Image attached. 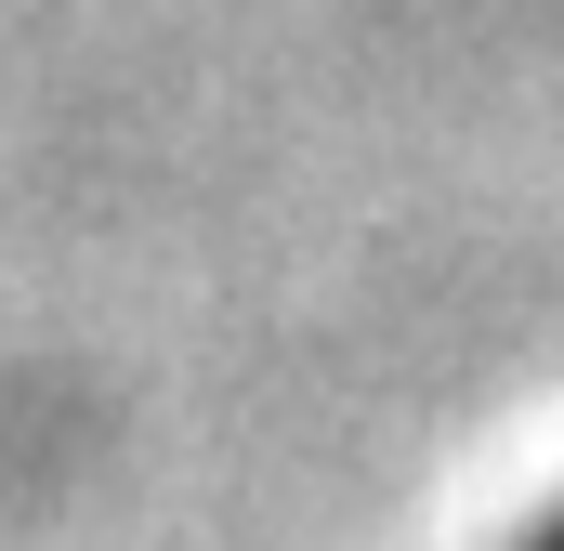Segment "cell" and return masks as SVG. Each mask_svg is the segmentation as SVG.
<instances>
[{"mask_svg":"<svg viewBox=\"0 0 564 551\" xmlns=\"http://www.w3.org/2000/svg\"><path fill=\"white\" fill-rule=\"evenodd\" d=\"M539 551H564V526H552V539H539Z\"/></svg>","mask_w":564,"mask_h":551,"instance_id":"cell-1","label":"cell"}]
</instances>
